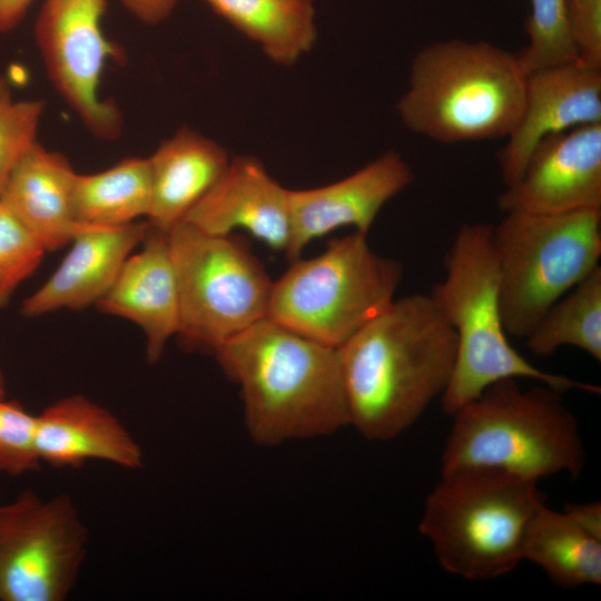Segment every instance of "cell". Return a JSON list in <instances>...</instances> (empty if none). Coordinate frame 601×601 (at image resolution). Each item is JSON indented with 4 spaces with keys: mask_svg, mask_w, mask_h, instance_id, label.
Returning a JSON list of instances; mask_svg holds the SVG:
<instances>
[{
    "mask_svg": "<svg viewBox=\"0 0 601 601\" xmlns=\"http://www.w3.org/2000/svg\"><path fill=\"white\" fill-rule=\"evenodd\" d=\"M140 245L96 306L138 325L146 337L147 358L157 363L168 341L178 334V290L167 233L147 221Z\"/></svg>",
    "mask_w": 601,
    "mask_h": 601,
    "instance_id": "2e32d148",
    "label": "cell"
},
{
    "mask_svg": "<svg viewBox=\"0 0 601 601\" xmlns=\"http://www.w3.org/2000/svg\"><path fill=\"white\" fill-rule=\"evenodd\" d=\"M543 503L534 481L485 469L442 472L418 530L446 572L492 580L523 560L529 525Z\"/></svg>",
    "mask_w": 601,
    "mask_h": 601,
    "instance_id": "8992f818",
    "label": "cell"
},
{
    "mask_svg": "<svg viewBox=\"0 0 601 601\" xmlns=\"http://www.w3.org/2000/svg\"><path fill=\"white\" fill-rule=\"evenodd\" d=\"M348 425L371 441L393 440L446 390L456 334L430 295L393 303L337 348Z\"/></svg>",
    "mask_w": 601,
    "mask_h": 601,
    "instance_id": "6da1fadb",
    "label": "cell"
},
{
    "mask_svg": "<svg viewBox=\"0 0 601 601\" xmlns=\"http://www.w3.org/2000/svg\"><path fill=\"white\" fill-rule=\"evenodd\" d=\"M43 111V100H16L4 82L0 86V195L17 165L37 141Z\"/></svg>",
    "mask_w": 601,
    "mask_h": 601,
    "instance_id": "484cf974",
    "label": "cell"
},
{
    "mask_svg": "<svg viewBox=\"0 0 601 601\" xmlns=\"http://www.w3.org/2000/svg\"><path fill=\"white\" fill-rule=\"evenodd\" d=\"M366 234L328 242L319 255L292 260L273 282L267 317L304 337L338 348L395 299L403 267L375 253Z\"/></svg>",
    "mask_w": 601,
    "mask_h": 601,
    "instance_id": "52a82bcc",
    "label": "cell"
},
{
    "mask_svg": "<svg viewBox=\"0 0 601 601\" xmlns=\"http://www.w3.org/2000/svg\"><path fill=\"white\" fill-rule=\"evenodd\" d=\"M35 0H0V33L12 31Z\"/></svg>",
    "mask_w": 601,
    "mask_h": 601,
    "instance_id": "1f68e13d",
    "label": "cell"
},
{
    "mask_svg": "<svg viewBox=\"0 0 601 601\" xmlns=\"http://www.w3.org/2000/svg\"><path fill=\"white\" fill-rule=\"evenodd\" d=\"M167 238L178 290V335L214 351L267 317L273 282L244 240L186 221Z\"/></svg>",
    "mask_w": 601,
    "mask_h": 601,
    "instance_id": "9c48e42d",
    "label": "cell"
},
{
    "mask_svg": "<svg viewBox=\"0 0 601 601\" xmlns=\"http://www.w3.org/2000/svg\"><path fill=\"white\" fill-rule=\"evenodd\" d=\"M564 511L588 532L601 539L600 502L570 504L565 506Z\"/></svg>",
    "mask_w": 601,
    "mask_h": 601,
    "instance_id": "4dcf8cb0",
    "label": "cell"
},
{
    "mask_svg": "<svg viewBox=\"0 0 601 601\" xmlns=\"http://www.w3.org/2000/svg\"><path fill=\"white\" fill-rule=\"evenodd\" d=\"M106 8L107 0H45L35 38L56 90L91 135L111 140L120 136L122 118L99 90L112 52L101 27Z\"/></svg>",
    "mask_w": 601,
    "mask_h": 601,
    "instance_id": "8fae6325",
    "label": "cell"
},
{
    "mask_svg": "<svg viewBox=\"0 0 601 601\" xmlns=\"http://www.w3.org/2000/svg\"><path fill=\"white\" fill-rule=\"evenodd\" d=\"M4 81L0 78V86L3 83Z\"/></svg>",
    "mask_w": 601,
    "mask_h": 601,
    "instance_id": "836d02e7",
    "label": "cell"
},
{
    "mask_svg": "<svg viewBox=\"0 0 601 601\" xmlns=\"http://www.w3.org/2000/svg\"><path fill=\"white\" fill-rule=\"evenodd\" d=\"M536 356L574 346L601 361V268L555 302L524 338Z\"/></svg>",
    "mask_w": 601,
    "mask_h": 601,
    "instance_id": "cb8c5ba5",
    "label": "cell"
},
{
    "mask_svg": "<svg viewBox=\"0 0 601 601\" xmlns=\"http://www.w3.org/2000/svg\"><path fill=\"white\" fill-rule=\"evenodd\" d=\"M36 444L42 463L79 467L90 460L137 470L142 451L107 408L83 395L58 400L36 415Z\"/></svg>",
    "mask_w": 601,
    "mask_h": 601,
    "instance_id": "ac0fdd59",
    "label": "cell"
},
{
    "mask_svg": "<svg viewBox=\"0 0 601 601\" xmlns=\"http://www.w3.org/2000/svg\"><path fill=\"white\" fill-rule=\"evenodd\" d=\"M146 230L147 223L135 221L116 227L90 226L79 233L50 278L23 300L22 314L32 318L97 305L141 244Z\"/></svg>",
    "mask_w": 601,
    "mask_h": 601,
    "instance_id": "e0dca14e",
    "label": "cell"
},
{
    "mask_svg": "<svg viewBox=\"0 0 601 601\" xmlns=\"http://www.w3.org/2000/svg\"><path fill=\"white\" fill-rule=\"evenodd\" d=\"M492 227L463 224L445 258V277L430 296L456 334V359L442 394L443 410L452 415L486 387L506 378H529L560 392L598 386L549 373L526 361L509 342L499 286Z\"/></svg>",
    "mask_w": 601,
    "mask_h": 601,
    "instance_id": "5b68a950",
    "label": "cell"
},
{
    "mask_svg": "<svg viewBox=\"0 0 601 601\" xmlns=\"http://www.w3.org/2000/svg\"><path fill=\"white\" fill-rule=\"evenodd\" d=\"M148 159L151 204L147 219L155 228L168 233L218 180L230 157L214 139L183 127Z\"/></svg>",
    "mask_w": 601,
    "mask_h": 601,
    "instance_id": "ffe728a7",
    "label": "cell"
},
{
    "mask_svg": "<svg viewBox=\"0 0 601 601\" xmlns=\"http://www.w3.org/2000/svg\"><path fill=\"white\" fill-rule=\"evenodd\" d=\"M601 124V68L575 58L526 75L523 108L497 162L505 186L548 136Z\"/></svg>",
    "mask_w": 601,
    "mask_h": 601,
    "instance_id": "4fadbf2b",
    "label": "cell"
},
{
    "mask_svg": "<svg viewBox=\"0 0 601 601\" xmlns=\"http://www.w3.org/2000/svg\"><path fill=\"white\" fill-rule=\"evenodd\" d=\"M88 534L67 494L31 490L0 504V601H61L83 563Z\"/></svg>",
    "mask_w": 601,
    "mask_h": 601,
    "instance_id": "30bf717a",
    "label": "cell"
},
{
    "mask_svg": "<svg viewBox=\"0 0 601 601\" xmlns=\"http://www.w3.org/2000/svg\"><path fill=\"white\" fill-rule=\"evenodd\" d=\"M46 249L0 201V307L41 264Z\"/></svg>",
    "mask_w": 601,
    "mask_h": 601,
    "instance_id": "4316f807",
    "label": "cell"
},
{
    "mask_svg": "<svg viewBox=\"0 0 601 601\" xmlns=\"http://www.w3.org/2000/svg\"><path fill=\"white\" fill-rule=\"evenodd\" d=\"M497 206L504 214L601 209V124L542 139L519 179L499 195Z\"/></svg>",
    "mask_w": 601,
    "mask_h": 601,
    "instance_id": "7c38bea8",
    "label": "cell"
},
{
    "mask_svg": "<svg viewBox=\"0 0 601 601\" xmlns=\"http://www.w3.org/2000/svg\"><path fill=\"white\" fill-rule=\"evenodd\" d=\"M273 62L292 67L317 38L314 0H204Z\"/></svg>",
    "mask_w": 601,
    "mask_h": 601,
    "instance_id": "44dd1931",
    "label": "cell"
},
{
    "mask_svg": "<svg viewBox=\"0 0 601 601\" xmlns=\"http://www.w3.org/2000/svg\"><path fill=\"white\" fill-rule=\"evenodd\" d=\"M502 318L525 338L548 309L599 267L601 209L505 213L492 227Z\"/></svg>",
    "mask_w": 601,
    "mask_h": 601,
    "instance_id": "ba28073f",
    "label": "cell"
},
{
    "mask_svg": "<svg viewBox=\"0 0 601 601\" xmlns=\"http://www.w3.org/2000/svg\"><path fill=\"white\" fill-rule=\"evenodd\" d=\"M524 559L539 565L554 584L564 589L601 583V539L565 511L556 512L545 503L529 525Z\"/></svg>",
    "mask_w": 601,
    "mask_h": 601,
    "instance_id": "7402d4cb",
    "label": "cell"
},
{
    "mask_svg": "<svg viewBox=\"0 0 601 601\" xmlns=\"http://www.w3.org/2000/svg\"><path fill=\"white\" fill-rule=\"evenodd\" d=\"M124 6L141 22L158 24L174 11L178 0H121Z\"/></svg>",
    "mask_w": 601,
    "mask_h": 601,
    "instance_id": "f546056e",
    "label": "cell"
},
{
    "mask_svg": "<svg viewBox=\"0 0 601 601\" xmlns=\"http://www.w3.org/2000/svg\"><path fill=\"white\" fill-rule=\"evenodd\" d=\"M452 416L442 472L485 469L539 482L563 472L577 477L584 466L578 421L549 385L501 380Z\"/></svg>",
    "mask_w": 601,
    "mask_h": 601,
    "instance_id": "277c9868",
    "label": "cell"
},
{
    "mask_svg": "<svg viewBox=\"0 0 601 601\" xmlns=\"http://www.w3.org/2000/svg\"><path fill=\"white\" fill-rule=\"evenodd\" d=\"M6 396V381L2 371L0 370V398Z\"/></svg>",
    "mask_w": 601,
    "mask_h": 601,
    "instance_id": "d6a6232c",
    "label": "cell"
},
{
    "mask_svg": "<svg viewBox=\"0 0 601 601\" xmlns=\"http://www.w3.org/2000/svg\"><path fill=\"white\" fill-rule=\"evenodd\" d=\"M77 173L69 160L36 141L9 177L0 201L43 246L56 250L90 227L77 223L72 194Z\"/></svg>",
    "mask_w": 601,
    "mask_h": 601,
    "instance_id": "d6986e66",
    "label": "cell"
},
{
    "mask_svg": "<svg viewBox=\"0 0 601 601\" xmlns=\"http://www.w3.org/2000/svg\"><path fill=\"white\" fill-rule=\"evenodd\" d=\"M151 204L149 159L126 158L96 174H77L72 206L78 224L116 227L148 217Z\"/></svg>",
    "mask_w": 601,
    "mask_h": 601,
    "instance_id": "603a6c76",
    "label": "cell"
},
{
    "mask_svg": "<svg viewBox=\"0 0 601 601\" xmlns=\"http://www.w3.org/2000/svg\"><path fill=\"white\" fill-rule=\"evenodd\" d=\"M525 82L518 53L484 40L435 41L414 57L396 111L410 131L442 144L506 138Z\"/></svg>",
    "mask_w": 601,
    "mask_h": 601,
    "instance_id": "3957f363",
    "label": "cell"
},
{
    "mask_svg": "<svg viewBox=\"0 0 601 601\" xmlns=\"http://www.w3.org/2000/svg\"><path fill=\"white\" fill-rule=\"evenodd\" d=\"M36 415L20 403L0 398V474L20 476L41 469Z\"/></svg>",
    "mask_w": 601,
    "mask_h": 601,
    "instance_id": "83f0119b",
    "label": "cell"
},
{
    "mask_svg": "<svg viewBox=\"0 0 601 601\" xmlns=\"http://www.w3.org/2000/svg\"><path fill=\"white\" fill-rule=\"evenodd\" d=\"M569 0H531L524 29L529 45L518 53L526 75L578 58L571 38Z\"/></svg>",
    "mask_w": 601,
    "mask_h": 601,
    "instance_id": "d4e9b609",
    "label": "cell"
},
{
    "mask_svg": "<svg viewBox=\"0 0 601 601\" xmlns=\"http://www.w3.org/2000/svg\"><path fill=\"white\" fill-rule=\"evenodd\" d=\"M289 191L258 158L235 156L183 221L213 235L244 229L286 254L292 237Z\"/></svg>",
    "mask_w": 601,
    "mask_h": 601,
    "instance_id": "9a60e30c",
    "label": "cell"
},
{
    "mask_svg": "<svg viewBox=\"0 0 601 601\" xmlns=\"http://www.w3.org/2000/svg\"><path fill=\"white\" fill-rule=\"evenodd\" d=\"M413 179L407 161L388 150L335 183L290 189L292 237L286 256L289 260L299 258L308 243L343 226L367 235L384 205Z\"/></svg>",
    "mask_w": 601,
    "mask_h": 601,
    "instance_id": "5bb4252c",
    "label": "cell"
},
{
    "mask_svg": "<svg viewBox=\"0 0 601 601\" xmlns=\"http://www.w3.org/2000/svg\"><path fill=\"white\" fill-rule=\"evenodd\" d=\"M213 352L240 386L246 428L258 445L325 436L348 425L337 348L265 317Z\"/></svg>",
    "mask_w": 601,
    "mask_h": 601,
    "instance_id": "7a4b0ae2",
    "label": "cell"
},
{
    "mask_svg": "<svg viewBox=\"0 0 601 601\" xmlns=\"http://www.w3.org/2000/svg\"><path fill=\"white\" fill-rule=\"evenodd\" d=\"M568 18L578 58L601 68V0H569Z\"/></svg>",
    "mask_w": 601,
    "mask_h": 601,
    "instance_id": "f1b7e54d",
    "label": "cell"
}]
</instances>
